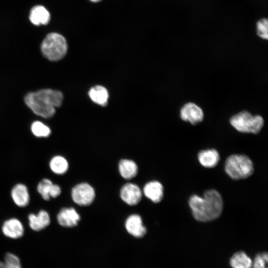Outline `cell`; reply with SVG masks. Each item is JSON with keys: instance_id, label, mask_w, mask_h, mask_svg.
<instances>
[{"instance_id": "obj_1", "label": "cell", "mask_w": 268, "mask_h": 268, "mask_svg": "<svg viewBox=\"0 0 268 268\" xmlns=\"http://www.w3.org/2000/svg\"><path fill=\"white\" fill-rule=\"evenodd\" d=\"M189 204L194 218L202 222L217 219L223 211V201L220 194L216 190L210 189L204 192L202 197L192 195Z\"/></svg>"}, {"instance_id": "obj_2", "label": "cell", "mask_w": 268, "mask_h": 268, "mask_svg": "<svg viewBox=\"0 0 268 268\" xmlns=\"http://www.w3.org/2000/svg\"><path fill=\"white\" fill-rule=\"evenodd\" d=\"M63 99V95L60 91L44 89L28 93L24 97V101L36 115L50 118L54 115L55 107L61 106Z\"/></svg>"}, {"instance_id": "obj_3", "label": "cell", "mask_w": 268, "mask_h": 268, "mask_svg": "<svg viewBox=\"0 0 268 268\" xmlns=\"http://www.w3.org/2000/svg\"><path fill=\"white\" fill-rule=\"evenodd\" d=\"M225 171L232 179H244L253 174L254 165L251 159L246 155L232 154L225 161Z\"/></svg>"}, {"instance_id": "obj_4", "label": "cell", "mask_w": 268, "mask_h": 268, "mask_svg": "<svg viewBox=\"0 0 268 268\" xmlns=\"http://www.w3.org/2000/svg\"><path fill=\"white\" fill-rule=\"evenodd\" d=\"M41 50L43 55L51 61H58L67 54V44L65 38L61 34L52 32L43 40Z\"/></svg>"}, {"instance_id": "obj_5", "label": "cell", "mask_w": 268, "mask_h": 268, "mask_svg": "<svg viewBox=\"0 0 268 268\" xmlns=\"http://www.w3.org/2000/svg\"><path fill=\"white\" fill-rule=\"evenodd\" d=\"M229 122L239 132L254 134L260 133L264 124V119L261 116L253 115L246 110L232 116Z\"/></svg>"}, {"instance_id": "obj_6", "label": "cell", "mask_w": 268, "mask_h": 268, "mask_svg": "<svg viewBox=\"0 0 268 268\" xmlns=\"http://www.w3.org/2000/svg\"><path fill=\"white\" fill-rule=\"evenodd\" d=\"M72 200L79 205L90 204L95 198V191L88 184L83 183L75 186L71 190Z\"/></svg>"}, {"instance_id": "obj_7", "label": "cell", "mask_w": 268, "mask_h": 268, "mask_svg": "<svg viewBox=\"0 0 268 268\" xmlns=\"http://www.w3.org/2000/svg\"><path fill=\"white\" fill-rule=\"evenodd\" d=\"M181 119L185 122H189L192 125H196L201 122L204 118V113L202 109L193 102H188L184 104L180 111Z\"/></svg>"}, {"instance_id": "obj_8", "label": "cell", "mask_w": 268, "mask_h": 268, "mask_svg": "<svg viewBox=\"0 0 268 268\" xmlns=\"http://www.w3.org/2000/svg\"><path fill=\"white\" fill-rule=\"evenodd\" d=\"M141 192L135 184L128 183L122 188L120 196L122 200L130 205L137 204L141 198Z\"/></svg>"}, {"instance_id": "obj_9", "label": "cell", "mask_w": 268, "mask_h": 268, "mask_svg": "<svg viewBox=\"0 0 268 268\" xmlns=\"http://www.w3.org/2000/svg\"><path fill=\"white\" fill-rule=\"evenodd\" d=\"M80 217L73 208H63L57 214V221L62 226L74 227L77 225Z\"/></svg>"}, {"instance_id": "obj_10", "label": "cell", "mask_w": 268, "mask_h": 268, "mask_svg": "<svg viewBox=\"0 0 268 268\" xmlns=\"http://www.w3.org/2000/svg\"><path fill=\"white\" fill-rule=\"evenodd\" d=\"M2 232L7 237L18 239L24 234V228L22 223L17 218L9 219L3 223Z\"/></svg>"}, {"instance_id": "obj_11", "label": "cell", "mask_w": 268, "mask_h": 268, "mask_svg": "<svg viewBox=\"0 0 268 268\" xmlns=\"http://www.w3.org/2000/svg\"><path fill=\"white\" fill-rule=\"evenodd\" d=\"M125 227L129 234L136 238L143 237L146 232L141 218L137 214H133L128 217L125 222Z\"/></svg>"}, {"instance_id": "obj_12", "label": "cell", "mask_w": 268, "mask_h": 268, "mask_svg": "<svg viewBox=\"0 0 268 268\" xmlns=\"http://www.w3.org/2000/svg\"><path fill=\"white\" fill-rule=\"evenodd\" d=\"M28 219L30 227L34 231H39L49 226L50 223V217L47 211L41 210L35 214L30 213Z\"/></svg>"}, {"instance_id": "obj_13", "label": "cell", "mask_w": 268, "mask_h": 268, "mask_svg": "<svg viewBox=\"0 0 268 268\" xmlns=\"http://www.w3.org/2000/svg\"><path fill=\"white\" fill-rule=\"evenodd\" d=\"M11 197L14 202L19 207H25L29 202L28 190L23 184H17L13 186L11 191Z\"/></svg>"}, {"instance_id": "obj_14", "label": "cell", "mask_w": 268, "mask_h": 268, "mask_svg": "<svg viewBox=\"0 0 268 268\" xmlns=\"http://www.w3.org/2000/svg\"><path fill=\"white\" fill-rule=\"evenodd\" d=\"M200 163L205 168L215 167L220 160V155L217 150L214 148L201 150L198 154Z\"/></svg>"}, {"instance_id": "obj_15", "label": "cell", "mask_w": 268, "mask_h": 268, "mask_svg": "<svg viewBox=\"0 0 268 268\" xmlns=\"http://www.w3.org/2000/svg\"><path fill=\"white\" fill-rule=\"evenodd\" d=\"M50 18L51 16L49 11L42 5H36L30 10L29 19L35 25H46L50 22Z\"/></svg>"}, {"instance_id": "obj_16", "label": "cell", "mask_w": 268, "mask_h": 268, "mask_svg": "<svg viewBox=\"0 0 268 268\" xmlns=\"http://www.w3.org/2000/svg\"><path fill=\"white\" fill-rule=\"evenodd\" d=\"M143 191L144 195L155 203L159 202L163 197V186L157 181H152L146 183Z\"/></svg>"}, {"instance_id": "obj_17", "label": "cell", "mask_w": 268, "mask_h": 268, "mask_svg": "<svg viewBox=\"0 0 268 268\" xmlns=\"http://www.w3.org/2000/svg\"><path fill=\"white\" fill-rule=\"evenodd\" d=\"M91 100L100 106H105L108 103L109 93L106 88L101 85L92 87L88 92Z\"/></svg>"}, {"instance_id": "obj_18", "label": "cell", "mask_w": 268, "mask_h": 268, "mask_svg": "<svg viewBox=\"0 0 268 268\" xmlns=\"http://www.w3.org/2000/svg\"><path fill=\"white\" fill-rule=\"evenodd\" d=\"M252 263L251 258L243 251L236 252L229 260L232 268H252Z\"/></svg>"}, {"instance_id": "obj_19", "label": "cell", "mask_w": 268, "mask_h": 268, "mask_svg": "<svg viewBox=\"0 0 268 268\" xmlns=\"http://www.w3.org/2000/svg\"><path fill=\"white\" fill-rule=\"evenodd\" d=\"M119 172L124 179H131L134 177L137 173V166L131 160L122 159L119 163Z\"/></svg>"}, {"instance_id": "obj_20", "label": "cell", "mask_w": 268, "mask_h": 268, "mask_svg": "<svg viewBox=\"0 0 268 268\" xmlns=\"http://www.w3.org/2000/svg\"><path fill=\"white\" fill-rule=\"evenodd\" d=\"M49 165L52 171L59 175L65 174L68 168V162L66 159L60 155L53 157L51 159Z\"/></svg>"}, {"instance_id": "obj_21", "label": "cell", "mask_w": 268, "mask_h": 268, "mask_svg": "<svg viewBox=\"0 0 268 268\" xmlns=\"http://www.w3.org/2000/svg\"><path fill=\"white\" fill-rule=\"evenodd\" d=\"M0 268H22L20 260L15 255L8 253L5 255L4 261H0Z\"/></svg>"}, {"instance_id": "obj_22", "label": "cell", "mask_w": 268, "mask_h": 268, "mask_svg": "<svg viewBox=\"0 0 268 268\" xmlns=\"http://www.w3.org/2000/svg\"><path fill=\"white\" fill-rule=\"evenodd\" d=\"M53 185L52 182L49 179H42L38 184L37 191L45 201H49L51 199L50 193Z\"/></svg>"}, {"instance_id": "obj_23", "label": "cell", "mask_w": 268, "mask_h": 268, "mask_svg": "<svg viewBox=\"0 0 268 268\" xmlns=\"http://www.w3.org/2000/svg\"><path fill=\"white\" fill-rule=\"evenodd\" d=\"M31 129L32 133L37 137H47L51 134L50 128L39 121L34 122Z\"/></svg>"}, {"instance_id": "obj_24", "label": "cell", "mask_w": 268, "mask_h": 268, "mask_svg": "<svg viewBox=\"0 0 268 268\" xmlns=\"http://www.w3.org/2000/svg\"><path fill=\"white\" fill-rule=\"evenodd\" d=\"M268 20L263 18L257 21L256 24V32L257 35L265 40L268 39Z\"/></svg>"}, {"instance_id": "obj_25", "label": "cell", "mask_w": 268, "mask_h": 268, "mask_svg": "<svg viewBox=\"0 0 268 268\" xmlns=\"http://www.w3.org/2000/svg\"><path fill=\"white\" fill-rule=\"evenodd\" d=\"M268 253H260L256 255L252 263V268H268Z\"/></svg>"}, {"instance_id": "obj_26", "label": "cell", "mask_w": 268, "mask_h": 268, "mask_svg": "<svg viewBox=\"0 0 268 268\" xmlns=\"http://www.w3.org/2000/svg\"><path fill=\"white\" fill-rule=\"evenodd\" d=\"M61 193V189L60 187L58 185L53 184L50 193V198H56L59 196Z\"/></svg>"}, {"instance_id": "obj_27", "label": "cell", "mask_w": 268, "mask_h": 268, "mask_svg": "<svg viewBox=\"0 0 268 268\" xmlns=\"http://www.w3.org/2000/svg\"><path fill=\"white\" fill-rule=\"evenodd\" d=\"M89 0L92 2L96 3V2H98L99 1H101L102 0Z\"/></svg>"}]
</instances>
